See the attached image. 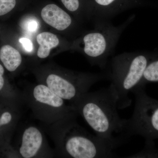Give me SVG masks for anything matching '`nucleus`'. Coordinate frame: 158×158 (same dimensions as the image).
<instances>
[{
	"instance_id": "nucleus-10",
	"label": "nucleus",
	"mask_w": 158,
	"mask_h": 158,
	"mask_svg": "<svg viewBox=\"0 0 158 158\" xmlns=\"http://www.w3.org/2000/svg\"><path fill=\"white\" fill-rule=\"evenodd\" d=\"M41 17L47 24L59 31H67L74 27V21L71 16L55 4H48L44 7Z\"/></svg>"
},
{
	"instance_id": "nucleus-1",
	"label": "nucleus",
	"mask_w": 158,
	"mask_h": 158,
	"mask_svg": "<svg viewBox=\"0 0 158 158\" xmlns=\"http://www.w3.org/2000/svg\"><path fill=\"white\" fill-rule=\"evenodd\" d=\"M117 102L116 90L110 85L108 88L84 94L70 105L97 135L123 144L130 137L127 119H122L118 115Z\"/></svg>"
},
{
	"instance_id": "nucleus-14",
	"label": "nucleus",
	"mask_w": 158,
	"mask_h": 158,
	"mask_svg": "<svg viewBox=\"0 0 158 158\" xmlns=\"http://www.w3.org/2000/svg\"><path fill=\"white\" fill-rule=\"evenodd\" d=\"M158 83V55L148 63L141 83L137 87H145L149 83Z\"/></svg>"
},
{
	"instance_id": "nucleus-16",
	"label": "nucleus",
	"mask_w": 158,
	"mask_h": 158,
	"mask_svg": "<svg viewBox=\"0 0 158 158\" xmlns=\"http://www.w3.org/2000/svg\"><path fill=\"white\" fill-rule=\"evenodd\" d=\"M16 0H0V16L5 15L14 9Z\"/></svg>"
},
{
	"instance_id": "nucleus-6",
	"label": "nucleus",
	"mask_w": 158,
	"mask_h": 158,
	"mask_svg": "<svg viewBox=\"0 0 158 158\" xmlns=\"http://www.w3.org/2000/svg\"><path fill=\"white\" fill-rule=\"evenodd\" d=\"M22 94L24 102L35 118L46 125L64 118L77 117L78 114L71 105L65 104L64 99L43 84L27 86Z\"/></svg>"
},
{
	"instance_id": "nucleus-19",
	"label": "nucleus",
	"mask_w": 158,
	"mask_h": 158,
	"mask_svg": "<svg viewBox=\"0 0 158 158\" xmlns=\"http://www.w3.org/2000/svg\"><path fill=\"white\" fill-rule=\"evenodd\" d=\"M38 27V23L34 20H31L27 24V29L31 32H34L37 30Z\"/></svg>"
},
{
	"instance_id": "nucleus-2",
	"label": "nucleus",
	"mask_w": 158,
	"mask_h": 158,
	"mask_svg": "<svg viewBox=\"0 0 158 158\" xmlns=\"http://www.w3.org/2000/svg\"><path fill=\"white\" fill-rule=\"evenodd\" d=\"M76 118H64L47 125V132L55 144L56 156L70 158L113 157V150L121 143L91 135L78 124Z\"/></svg>"
},
{
	"instance_id": "nucleus-13",
	"label": "nucleus",
	"mask_w": 158,
	"mask_h": 158,
	"mask_svg": "<svg viewBox=\"0 0 158 158\" xmlns=\"http://www.w3.org/2000/svg\"><path fill=\"white\" fill-rule=\"evenodd\" d=\"M37 41L39 45L37 56L40 59H45L49 56L52 49L59 44V40L56 34L48 32H43L37 35Z\"/></svg>"
},
{
	"instance_id": "nucleus-15",
	"label": "nucleus",
	"mask_w": 158,
	"mask_h": 158,
	"mask_svg": "<svg viewBox=\"0 0 158 158\" xmlns=\"http://www.w3.org/2000/svg\"><path fill=\"white\" fill-rule=\"evenodd\" d=\"M128 158H158V149L155 147L154 141L145 142L144 149Z\"/></svg>"
},
{
	"instance_id": "nucleus-17",
	"label": "nucleus",
	"mask_w": 158,
	"mask_h": 158,
	"mask_svg": "<svg viewBox=\"0 0 158 158\" xmlns=\"http://www.w3.org/2000/svg\"><path fill=\"white\" fill-rule=\"evenodd\" d=\"M14 118V115L10 111H6L2 113L0 115V129L13 123Z\"/></svg>"
},
{
	"instance_id": "nucleus-7",
	"label": "nucleus",
	"mask_w": 158,
	"mask_h": 158,
	"mask_svg": "<svg viewBox=\"0 0 158 158\" xmlns=\"http://www.w3.org/2000/svg\"><path fill=\"white\" fill-rule=\"evenodd\" d=\"M135 96V109L127 119L129 136L137 135L150 142L158 139V100L147 95L145 87H136L131 91Z\"/></svg>"
},
{
	"instance_id": "nucleus-5",
	"label": "nucleus",
	"mask_w": 158,
	"mask_h": 158,
	"mask_svg": "<svg viewBox=\"0 0 158 158\" xmlns=\"http://www.w3.org/2000/svg\"><path fill=\"white\" fill-rule=\"evenodd\" d=\"M135 16L132 15L118 26L113 25L110 22L94 24V30L84 34L76 43L75 46L81 49L91 65L104 69L121 34Z\"/></svg>"
},
{
	"instance_id": "nucleus-11",
	"label": "nucleus",
	"mask_w": 158,
	"mask_h": 158,
	"mask_svg": "<svg viewBox=\"0 0 158 158\" xmlns=\"http://www.w3.org/2000/svg\"><path fill=\"white\" fill-rule=\"evenodd\" d=\"M0 60L9 71H15L22 63V57L20 53L9 45L3 46L0 49Z\"/></svg>"
},
{
	"instance_id": "nucleus-4",
	"label": "nucleus",
	"mask_w": 158,
	"mask_h": 158,
	"mask_svg": "<svg viewBox=\"0 0 158 158\" xmlns=\"http://www.w3.org/2000/svg\"><path fill=\"white\" fill-rule=\"evenodd\" d=\"M34 72L39 83L71 103L88 92L94 84L109 79L108 72L84 73L49 66L36 68Z\"/></svg>"
},
{
	"instance_id": "nucleus-20",
	"label": "nucleus",
	"mask_w": 158,
	"mask_h": 158,
	"mask_svg": "<svg viewBox=\"0 0 158 158\" xmlns=\"http://www.w3.org/2000/svg\"><path fill=\"white\" fill-rule=\"evenodd\" d=\"M5 85V80L3 76H0V91L3 90Z\"/></svg>"
},
{
	"instance_id": "nucleus-21",
	"label": "nucleus",
	"mask_w": 158,
	"mask_h": 158,
	"mask_svg": "<svg viewBox=\"0 0 158 158\" xmlns=\"http://www.w3.org/2000/svg\"><path fill=\"white\" fill-rule=\"evenodd\" d=\"M4 72H5V70H4V67L0 64V76L4 75Z\"/></svg>"
},
{
	"instance_id": "nucleus-9",
	"label": "nucleus",
	"mask_w": 158,
	"mask_h": 158,
	"mask_svg": "<svg viewBox=\"0 0 158 158\" xmlns=\"http://www.w3.org/2000/svg\"><path fill=\"white\" fill-rule=\"evenodd\" d=\"M18 152L20 157L23 158H53L56 156L42 130L31 125L23 131Z\"/></svg>"
},
{
	"instance_id": "nucleus-8",
	"label": "nucleus",
	"mask_w": 158,
	"mask_h": 158,
	"mask_svg": "<svg viewBox=\"0 0 158 158\" xmlns=\"http://www.w3.org/2000/svg\"><path fill=\"white\" fill-rule=\"evenodd\" d=\"M94 24L110 22L116 15L139 7H158V2L151 0H91Z\"/></svg>"
},
{
	"instance_id": "nucleus-18",
	"label": "nucleus",
	"mask_w": 158,
	"mask_h": 158,
	"mask_svg": "<svg viewBox=\"0 0 158 158\" xmlns=\"http://www.w3.org/2000/svg\"><path fill=\"white\" fill-rule=\"evenodd\" d=\"M19 41L22 44L24 49L27 52H31L33 50V48H34L33 44L31 40L25 37H23L19 40Z\"/></svg>"
},
{
	"instance_id": "nucleus-3",
	"label": "nucleus",
	"mask_w": 158,
	"mask_h": 158,
	"mask_svg": "<svg viewBox=\"0 0 158 158\" xmlns=\"http://www.w3.org/2000/svg\"><path fill=\"white\" fill-rule=\"evenodd\" d=\"M158 55L157 52L139 51L123 53L112 58L108 73L110 85L117 94L118 110L131 104L129 94L139 85L148 63Z\"/></svg>"
},
{
	"instance_id": "nucleus-12",
	"label": "nucleus",
	"mask_w": 158,
	"mask_h": 158,
	"mask_svg": "<svg viewBox=\"0 0 158 158\" xmlns=\"http://www.w3.org/2000/svg\"><path fill=\"white\" fill-rule=\"evenodd\" d=\"M65 9L80 18L92 19L91 0H61Z\"/></svg>"
}]
</instances>
